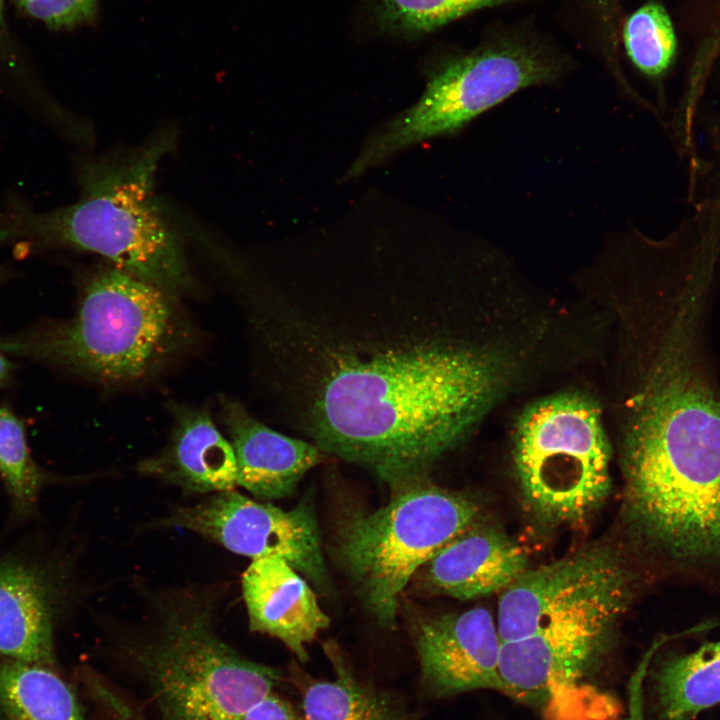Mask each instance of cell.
I'll list each match as a JSON object with an SVG mask.
<instances>
[{"label":"cell","instance_id":"cell-1","mask_svg":"<svg viewBox=\"0 0 720 720\" xmlns=\"http://www.w3.org/2000/svg\"><path fill=\"white\" fill-rule=\"evenodd\" d=\"M242 297L289 422L392 488L426 479L501 384L498 363L454 337L443 296L424 284L255 279Z\"/></svg>","mask_w":720,"mask_h":720},{"label":"cell","instance_id":"cell-2","mask_svg":"<svg viewBox=\"0 0 720 720\" xmlns=\"http://www.w3.org/2000/svg\"><path fill=\"white\" fill-rule=\"evenodd\" d=\"M168 130L130 152L77 162L79 197L38 211L16 191L0 204V245L97 254L178 298L194 278L178 234L154 194L158 164L174 143Z\"/></svg>","mask_w":720,"mask_h":720},{"label":"cell","instance_id":"cell-3","mask_svg":"<svg viewBox=\"0 0 720 720\" xmlns=\"http://www.w3.org/2000/svg\"><path fill=\"white\" fill-rule=\"evenodd\" d=\"M193 337L177 298L112 264L90 271L75 314L3 340L2 350L108 385L152 376Z\"/></svg>","mask_w":720,"mask_h":720},{"label":"cell","instance_id":"cell-4","mask_svg":"<svg viewBox=\"0 0 720 720\" xmlns=\"http://www.w3.org/2000/svg\"><path fill=\"white\" fill-rule=\"evenodd\" d=\"M213 594L182 589L155 596L145 632L126 640L125 655L162 720H235L281 680L278 670L219 636Z\"/></svg>","mask_w":720,"mask_h":720},{"label":"cell","instance_id":"cell-5","mask_svg":"<svg viewBox=\"0 0 720 720\" xmlns=\"http://www.w3.org/2000/svg\"><path fill=\"white\" fill-rule=\"evenodd\" d=\"M625 566L527 637L501 643L502 693L544 720H615L617 701L592 682L631 596Z\"/></svg>","mask_w":720,"mask_h":720},{"label":"cell","instance_id":"cell-6","mask_svg":"<svg viewBox=\"0 0 720 720\" xmlns=\"http://www.w3.org/2000/svg\"><path fill=\"white\" fill-rule=\"evenodd\" d=\"M479 519L468 497L427 479L397 488L372 512H355L340 526L336 557L378 622L393 627L398 600L414 575Z\"/></svg>","mask_w":720,"mask_h":720},{"label":"cell","instance_id":"cell-7","mask_svg":"<svg viewBox=\"0 0 720 720\" xmlns=\"http://www.w3.org/2000/svg\"><path fill=\"white\" fill-rule=\"evenodd\" d=\"M568 69L567 58L544 43L514 36L453 56L434 71L413 106L368 140L347 175L356 177L412 145L455 133L515 93L552 83Z\"/></svg>","mask_w":720,"mask_h":720},{"label":"cell","instance_id":"cell-8","mask_svg":"<svg viewBox=\"0 0 720 720\" xmlns=\"http://www.w3.org/2000/svg\"><path fill=\"white\" fill-rule=\"evenodd\" d=\"M514 462L525 504L550 525L583 522L611 488L600 414L582 395L560 394L528 408L517 425Z\"/></svg>","mask_w":720,"mask_h":720},{"label":"cell","instance_id":"cell-9","mask_svg":"<svg viewBox=\"0 0 720 720\" xmlns=\"http://www.w3.org/2000/svg\"><path fill=\"white\" fill-rule=\"evenodd\" d=\"M161 524L192 531L252 560L282 558L317 588L329 586L318 523L305 502L283 510L234 490L222 491L175 508Z\"/></svg>","mask_w":720,"mask_h":720},{"label":"cell","instance_id":"cell-10","mask_svg":"<svg viewBox=\"0 0 720 720\" xmlns=\"http://www.w3.org/2000/svg\"><path fill=\"white\" fill-rule=\"evenodd\" d=\"M501 643L494 618L484 607L421 622L414 644L422 689L432 698L478 689L502 692Z\"/></svg>","mask_w":720,"mask_h":720},{"label":"cell","instance_id":"cell-11","mask_svg":"<svg viewBox=\"0 0 720 720\" xmlns=\"http://www.w3.org/2000/svg\"><path fill=\"white\" fill-rule=\"evenodd\" d=\"M623 566L614 551L597 546L526 569L500 597L496 625L501 642L529 636Z\"/></svg>","mask_w":720,"mask_h":720},{"label":"cell","instance_id":"cell-12","mask_svg":"<svg viewBox=\"0 0 720 720\" xmlns=\"http://www.w3.org/2000/svg\"><path fill=\"white\" fill-rule=\"evenodd\" d=\"M220 409L235 452L237 483L260 500L290 496L324 459L314 443L273 430L236 400L222 398Z\"/></svg>","mask_w":720,"mask_h":720},{"label":"cell","instance_id":"cell-13","mask_svg":"<svg viewBox=\"0 0 720 720\" xmlns=\"http://www.w3.org/2000/svg\"><path fill=\"white\" fill-rule=\"evenodd\" d=\"M173 425L166 446L138 465L144 476L184 491L213 494L238 485L235 452L207 408L171 403Z\"/></svg>","mask_w":720,"mask_h":720},{"label":"cell","instance_id":"cell-14","mask_svg":"<svg viewBox=\"0 0 720 720\" xmlns=\"http://www.w3.org/2000/svg\"><path fill=\"white\" fill-rule=\"evenodd\" d=\"M242 593L252 631L282 641L300 660L330 619L306 580L279 557L252 560L242 576Z\"/></svg>","mask_w":720,"mask_h":720},{"label":"cell","instance_id":"cell-15","mask_svg":"<svg viewBox=\"0 0 720 720\" xmlns=\"http://www.w3.org/2000/svg\"><path fill=\"white\" fill-rule=\"evenodd\" d=\"M526 569L520 546L502 531L477 522L418 572L427 590L470 600L505 590Z\"/></svg>","mask_w":720,"mask_h":720},{"label":"cell","instance_id":"cell-16","mask_svg":"<svg viewBox=\"0 0 720 720\" xmlns=\"http://www.w3.org/2000/svg\"><path fill=\"white\" fill-rule=\"evenodd\" d=\"M0 656L55 663L50 590L40 575L15 560H0Z\"/></svg>","mask_w":720,"mask_h":720},{"label":"cell","instance_id":"cell-17","mask_svg":"<svg viewBox=\"0 0 720 720\" xmlns=\"http://www.w3.org/2000/svg\"><path fill=\"white\" fill-rule=\"evenodd\" d=\"M334 677L315 679L295 671L304 720H411L398 698L359 680L334 641L324 644Z\"/></svg>","mask_w":720,"mask_h":720},{"label":"cell","instance_id":"cell-18","mask_svg":"<svg viewBox=\"0 0 720 720\" xmlns=\"http://www.w3.org/2000/svg\"><path fill=\"white\" fill-rule=\"evenodd\" d=\"M663 720H693L720 703V640L665 659L653 673Z\"/></svg>","mask_w":720,"mask_h":720},{"label":"cell","instance_id":"cell-19","mask_svg":"<svg viewBox=\"0 0 720 720\" xmlns=\"http://www.w3.org/2000/svg\"><path fill=\"white\" fill-rule=\"evenodd\" d=\"M0 709L8 720H85L69 684L52 667L0 662Z\"/></svg>","mask_w":720,"mask_h":720},{"label":"cell","instance_id":"cell-20","mask_svg":"<svg viewBox=\"0 0 720 720\" xmlns=\"http://www.w3.org/2000/svg\"><path fill=\"white\" fill-rule=\"evenodd\" d=\"M623 40L632 64L651 79L664 76L677 57L675 26L665 6L658 1L646 2L626 19Z\"/></svg>","mask_w":720,"mask_h":720},{"label":"cell","instance_id":"cell-21","mask_svg":"<svg viewBox=\"0 0 720 720\" xmlns=\"http://www.w3.org/2000/svg\"><path fill=\"white\" fill-rule=\"evenodd\" d=\"M521 0H374L379 24L399 34L434 31L475 10Z\"/></svg>","mask_w":720,"mask_h":720},{"label":"cell","instance_id":"cell-22","mask_svg":"<svg viewBox=\"0 0 720 720\" xmlns=\"http://www.w3.org/2000/svg\"><path fill=\"white\" fill-rule=\"evenodd\" d=\"M0 474L16 507L29 510L44 483V474L30 455L23 422L0 407Z\"/></svg>","mask_w":720,"mask_h":720},{"label":"cell","instance_id":"cell-23","mask_svg":"<svg viewBox=\"0 0 720 720\" xmlns=\"http://www.w3.org/2000/svg\"><path fill=\"white\" fill-rule=\"evenodd\" d=\"M30 16L53 28H71L91 21L99 0H16Z\"/></svg>","mask_w":720,"mask_h":720},{"label":"cell","instance_id":"cell-24","mask_svg":"<svg viewBox=\"0 0 720 720\" xmlns=\"http://www.w3.org/2000/svg\"><path fill=\"white\" fill-rule=\"evenodd\" d=\"M235 720H304V718L290 702L272 692Z\"/></svg>","mask_w":720,"mask_h":720},{"label":"cell","instance_id":"cell-25","mask_svg":"<svg viewBox=\"0 0 720 720\" xmlns=\"http://www.w3.org/2000/svg\"><path fill=\"white\" fill-rule=\"evenodd\" d=\"M655 642L642 658L628 684V705L625 720H645L644 715V680L655 651L660 647Z\"/></svg>","mask_w":720,"mask_h":720},{"label":"cell","instance_id":"cell-26","mask_svg":"<svg viewBox=\"0 0 720 720\" xmlns=\"http://www.w3.org/2000/svg\"><path fill=\"white\" fill-rule=\"evenodd\" d=\"M11 366L0 351V386L6 382L10 374Z\"/></svg>","mask_w":720,"mask_h":720},{"label":"cell","instance_id":"cell-27","mask_svg":"<svg viewBox=\"0 0 720 720\" xmlns=\"http://www.w3.org/2000/svg\"><path fill=\"white\" fill-rule=\"evenodd\" d=\"M3 0H0V25L2 24Z\"/></svg>","mask_w":720,"mask_h":720},{"label":"cell","instance_id":"cell-28","mask_svg":"<svg viewBox=\"0 0 720 720\" xmlns=\"http://www.w3.org/2000/svg\"><path fill=\"white\" fill-rule=\"evenodd\" d=\"M1 275H2V272H1V270H0V279H1Z\"/></svg>","mask_w":720,"mask_h":720}]
</instances>
